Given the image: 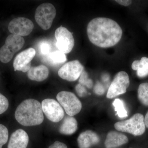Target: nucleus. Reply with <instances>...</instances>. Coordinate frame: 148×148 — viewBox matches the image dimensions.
Returning <instances> with one entry per match:
<instances>
[{
    "label": "nucleus",
    "instance_id": "f257e3e1",
    "mask_svg": "<svg viewBox=\"0 0 148 148\" xmlns=\"http://www.w3.org/2000/svg\"><path fill=\"white\" fill-rule=\"evenodd\" d=\"M87 33L90 42L105 48L112 47L119 42L123 32L119 24L113 19L97 17L88 23Z\"/></svg>",
    "mask_w": 148,
    "mask_h": 148
},
{
    "label": "nucleus",
    "instance_id": "f03ea898",
    "mask_svg": "<svg viewBox=\"0 0 148 148\" xmlns=\"http://www.w3.org/2000/svg\"><path fill=\"white\" fill-rule=\"evenodd\" d=\"M14 115L18 123L25 126L39 125L44 120L41 104L33 99H27L19 104Z\"/></svg>",
    "mask_w": 148,
    "mask_h": 148
},
{
    "label": "nucleus",
    "instance_id": "7ed1b4c3",
    "mask_svg": "<svg viewBox=\"0 0 148 148\" xmlns=\"http://www.w3.org/2000/svg\"><path fill=\"white\" fill-rule=\"evenodd\" d=\"M116 130L127 132L134 136L143 135L145 131L144 117L142 114H135L129 119L118 122L114 124Z\"/></svg>",
    "mask_w": 148,
    "mask_h": 148
},
{
    "label": "nucleus",
    "instance_id": "20e7f679",
    "mask_svg": "<svg viewBox=\"0 0 148 148\" xmlns=\"http://www.w3.org/2000/svg\"><path fill=\"white\" fill-rule=\"evenodd\" d=\"M25 40L23 37L13 34L9 35L4 45L0 48V61L4 64L8 63L14 55L24 46Z\"/></svg>",
    "mask_w": 148,
    "mask_h": 148
},
{
    "label": "nucleus",
    "instance_id": "39448f33",
    "mask_svg": "<svg viewBox=\"0 0 148 148\" xmlns=\"http://www.w3.org/2000/svg\"><path fill=\"white\" fill-rule=\"evenodd\" d=\"M56 16L55 7L50 3H44L37 8L35 18L37 24L44 30H48L52 26Z\"/></svg>",
    "mask_w": 148,
    "mask_h": 148
},
{
    "label": "nucleus",
    "instance_id": "423d86ee",
    "mask_svg": "<svg viewBox=\"0 0 148 148\" xmlns=\"http://www.w3.org/2000/svg\"><path fill=\"white\" fill-rule=\"evenodd\" d=\"M56 98L66 114L70 116H74L81 110V102L73 92L61 91L57 94Z\"/></svg>",
    "mask_w": 148,
    "mask_h": 148
},
{
    "label": "nucleus",
    "instance_id": "0eeeda50",
    "mask_svg": "<svg viewBox=\"0 0 148 148\" xmlns=\"http://www.w3.org/2000/svg\"><path fill=\"white\" fill-rule=\"evenodd\" d=\"M129 85L130 79L128 74L123 71L119 72L114 77L109 88L107 92V98L112 99L124 94L126 92Z\"/></svg>",
    "mask_w": 148,
    "mask_h": 148
},
{
    "label": "nucleus",
    "instance_id": "6e6552de",
    "mask_svg": "<svg viewBox=\"0 0 148 148\" xmlns=\"http://www.w3.org/2000/svg\"><path fill=\"white\" fill-rule=\"evenodd\" d=\"M55 37L56 40V45L58 50L65 54L70 53L75 45L73 34L65 27H60L56 29Z\"/></svg>",
    "mask_w": 148,
    "mask_h": 148
},
{
    "label": "nucleus",
    "instance_id": "1a4fd4ad",
    "mask_svg": "<svg viewBox=\"0 0 148 148\" xmlns=\"http://www.w3.org/2000/svg\"><path fill=\"white\" fill-rule=\"evenodd\" d=\"M41 105L43 112L50 121L57 123L64 118V110L59 103L54 99H45L42 102Z\"/></svg>",
    "mask_w": 148,
    "mask_h": 148
},
{
    "label": "nucleus",
    "instance_id": "9d476101",
    "mask_svg": "<svg viewBox=\"0 0 148 148\" xmlns=\"http://www.w3.org/2000/svg\"><path fill=\"white\" fill-rule=\"evenodd\" d=\"M84 71V67L79 60L69 61L63 65L58 71V75L62 79L69 82L77 80Z\"/></svg>",
    "mask_w": 148,
    "mask_h": 148
},
{
    "label": "nucleus",
    "instance_id": "9b49d317",
    "mask_svg": "<svg viewBox=\"0 0 148 148\" xmlns=\"http://www.w3.org/2000/svg\"><path fill=\"white\" fill-rule=\"evenodd\" d=\"M34 29V24L29 18L17 17L11 20L9 24V32L12 34L19 36H26L30 34Z\"/></svg>",
    "mask_w": 148,
    "mask_h": 148
},
{
    "label": "nucleus",
    "instance_id": "f8f14e48",
    "mask_svg": "<svg viewBox=\"0 0 148 148\" xmlns=\"http://www.w3.org/2000/svg\"><path fill=\"white\" fill-rule=\"evenodd\" d=\"M36 54V50L32 47L18 53L14 60V71H19L23 73L28 72L31 68V62Z\"/></svg>",
    "mask_w": 148,
    "mask_h": 148
},
{
    "label": "nucleus",
    "instance_id": "ddd939ff",
    "mask_svg": "<svg viewBox=\"0 0 148 148\" xmlns=\"http://www.w3.org/2000/svg\"><path fill=\"white\" fill-rule=\"evenodd\" d=\"M29 137L22 129H18L11 135L8 148H27Z\"/></svg>",
    "mask_w": 148,
    "mask_h": 148
},
{
    "label": "nucleus",
    "instance_id": "4468645a",
    "mask_svg": "<svg viewBox=\"0 0 148 148\" xmlns=\"http://www.w3.org/2000/svg\"><path fill=\"white\" fill-rule=\"evenodd\" d=\"M97 133L90 130L82 132L77 138L78 145L79 148H90L100 142Z\"/></svg>",
    "mask_w": 148,
    "mask_h": 148
},
{
    "label": "nucleus",
    "instance_id": "2eb2a0df",
    "mask_svg": "<svg viewBox=\"0 0 148 148\" xmlns=\"http://www.w3.org/2000/svg\"><path fill=\"white\" fill-rule=\"evenodd\" d=\"M128 138L121 132L112 131L108 133L105 140V145L106 148H114L127 143Z\"/></svg>",
    "mask_w": 148,
    "mask_h": 148
},
{
    "label": "nucleus",
    "instance_id": "dca6fc26",
    "mask_svg": "<svg viewBox=\"0 0 148 148\" xmlns=\"http://www.w3.org/2000/svg\"><path fill=\"white\" fill-rule=\"evenodd\" d=\"M49 74V71L46 66L40 65L31 67L28 71L27 76L29 79L35 81H43L47 79Z\"/></svg>",
    "mask_w": 148,
    "mask_h": 148
},
{
    "label": "nucleus",
    "instance_id": "f3484780",
    "mask_svg": "<svg viewBox=\"0 0 148 148\" xmlns=\"http://www.w3.org/2000/svg\"><path fill=\"white\" fill-rule=\"evenodd\" d=\"M77 122L75 118L68 116L65 117L60 126L59 132L63 135H71L77 131Z\"/></svg>",
    "mask_w": 148,
    "mask_h": 148
},
{
    "label": "nucleus",
    "instance_id": "a211bd4d",
    "mask_svg": "<svg viewBox=\"0 0 148 148\" xmlns=\"http://www.w3.org/2000/svg\"><path fill=\"white\" fill-rule=\"evenodd\" d=\"M132 68L137 71V75L144 78L148 75V58L143 57L140 60H135L132 64Z\"/></svg>",
    "mask_w": 148,
    "mask_h": 148
},
{
    "label": "nucleus",
    "instance_id": "6ab92c4d",
    "mask_svg": "<svg viewBox=\"0 0 148 148\" xmlns=\"http://www.w3.org/2000/svg\"><path fill=\"white\" fill-rule=\"evenodd\" d=\"M46 56L49 63L54 65L62 64L67 61L66 54L59 50L51 52Z\"/></svg>",
    "mask_w": 148,
    "mask_h": 148
},
{
    "label": "nucleus",
    "instance_id": "aec40b11",
    "mask_svg": "<svg viewBox=\"0 0 148 148\" xmlns=\"http://www.w3.org/2000/svg\"><path fill=\"white\" fill-rule=\"evenodd\" d=\"M138 98L140 103L148 106V83H143L139 85L138 89Z\"/></svg>",
    "mask_w": 148,
    "mask_h": 148
},
{
    "label": "nucleus",
    "instance_id": "412c9836",
    "mask_svg": "<svg viewBox=\"0 0 148 148\" xmlns=\"http://www.w3.org/2000/svg\"><path fill=\"white\" fill-rule=\"evenodd\" d=\"M114 108L115 111L116 112V115L120 118H124L127 116V110L125 108L123 101L120 99L116 98L112 103Z\"/></svg>",
    "mask_w": 148,
    "mask_h": 148
},
{
    "label": "nucleus",
    "instance_id": "4be33fe9",
    "mask_svg": "<svg viewBox=\"0 0 148 148\" xmlns=\"http://www.w3.org/2000/svg\"><path fill=\"white\" fill-rule=\"evenodd\" d=\"M8 130L3 125L0 124V148L7 143L8 139Z\"/></svg>",
    "mask_w": 148,
    "mask_h": 148
},
{
    "label": "nucleus",
    "instance_id": "5701e85b",
    "mask_svg": "<svg viewBox=\"0 0 148 148\" xmlns=\"http://www.w3.org/2000/svg\"><path fill=\"white\" fill-rule=\"evenodd\" d=\"M79 82L80 84L84 86H86L89 88H91L93 85L92 80L88 78L87 72L84 71L82 72L79 77Z\"/></svg>",
    "mask_w": 148,
    "mask_h": 148
},
{
    "label": "nucleus",
    "instance_id": "b1692460",
    "mask_svg": "<svg viewBox=\"0 0 148 148\" xmlns=\"http://www.w3.org/2000/svg\"><path fill=\"white\" fill-rule=\"evenodd\" d=\"M38 49L40 54L47 56L50 53L51 46L49 43L47 42L43 41L39 45Z\"/></svg>",
    "mask_w": 148,
    "mask_h": 148
},
{
    "label": "nucleus",
    "instance_id": "393cba45",
    "mask_svg": "<svg viewBox=\"0 0 148 148\" xmlns=\"http://www.w3.org/2000/svg\"><path fill=\"white\" fill-rule=\"evenodd\" d=\"M8 107L9 102L7 98L0 93V114L5 112Z\"/></svg>",
    "mask_w": 148,
    "mask_h": 148
},
{
    "label": "nucleus",
    "instance_id": "a878e982",
    "mask_svg": "<svg viewBox=\"0 0 148 148\" xmlns=\"http://www.w3.org/2000/svg\"><path fill=\"white\" fill-rule=\"evenodd\" d=\"M75 89L78 95L81 97H84L87 93V91L84 86L80 84L76 86Z\"/></svg>",
    "mask_w": 148,
    "mask_h": 148
},
{
    "label": "nucleus",
    "instance_id": "bb28decb",
    "mask_svg": "<svg viewBox=\"0 0 148 148\" xmlns=\"http://www.w3.org/2000/svg\"><path fill=\"white\" fill-rule=\"evenodd\" d=\"M94 91L97 95H103L105 92V89L103 86L100 83L98 82L94 87Z\"/></svg>",
    "mask_w": 148,
    "mask_h": 148
},
{
    "label": "nucleus",
    "instance_id": "cd10ccee",
    "mask_svg": "<svg viewBox=\"0 0 148 148\" xmlns=\"http://www.w3.org/2000/svg\"><path fill=\"white\" fill-rule=\"evenodd\" d=\"M48 148H68L66 144L61 143L59 141H56L53 145L49 146Z\"/></svg>",
    "mask_w": 148,
    "mask_h": 148
},
{
    "label": "nucleus",
    "instance_id": "c85d7f7f",
    "mask_svg": "<svg viewBox=\"0 0 148 148\" xmlns=\"http://www.w3.org/2000/svg\"><path fill=\"white\" fill-rule=\"evenodd\" d=\"M115 1L124 6H127L132 3V1L129 0H116Z\"/></svg>",
    "mask_w": 148,
    "mask_h": 148
},
{
    "label": "nucleus",
    "instance_id": "c756f323",
    "mask_svg": "<svg viewBox=\"0 0 148 148\" xmlns=\"http://www.w3.org/2000/svg\"><path fill=\"white\" fill-rule=\"evenodd\" d=\"M144 121H145L146 127L148 128V111L147 114H146L145 117L144 118Z\"/></svg>",
    "mask_w": 148,
    "mask_h": 148
},
{
    "label": "nucleus",
    "instance_id": "7c9ffc66",
    "mask_svg": "<svg viewBox=\"0 0 148 148\" xmlns=\"http://www.w3.org/2000/svg\"></svg>",
    "mask_w": 148,
    "mask_h": 148
}]
</instances>
